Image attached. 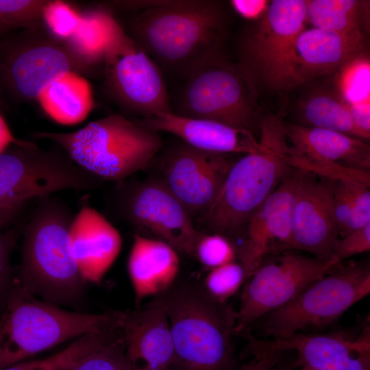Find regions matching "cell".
Instances as JSON below:
<instances>
[{
  "instance_id": "6da1fadb",
  "label": "cell",
  "mask_w": 370,
  "mask_h": 370,
  "mask_svg": "<svg viewBox=\"0 0 370 370\" xmlns=\"http://www.w3.org/2000/svg\"><path fill=\"white\" fill-rule=\"evenodd\" d=\"M119 7L134 11L125 32L160 69L185 77L223 51L229 15L219 1H120Z\"/></svg>"
},
{
  "instance_id": "7a4b0ae2",
  "label": "cell",
  "mask_w": 370,
  "mask_h": 370,
  "mask_svg": "<svg viewBox=\"0 0 370 370\" xmlns=\"http://www.w3.org/2000/svg\"><path fill=\"white\" fill-rule=\"evenodd\" d=\"M260 147L234 162L215 200L204 214L216 234L236 236L255 211L293 169L287 162L289 144L282 119L261 117Z\"/></svg>"
},
{
  "instance_id": "3957f363",
  "label": "cell",
  "mask_w": 370,
  "mask_h": 370,
  "mask_svg": "<svg viewBox=\"0 0 370 370\" xmlns=\"http://www.w3.org/2000/svg\"><path fill=\"white\" fill-rule=\"evenodd\" d=\"M39 199L23 231L16 279L47 303H73L79 299L86 283L71 245L69 230L73 217L62 201L50 196Z\"/></svg>"
},
{
  "instance_id": "277c9868",
  "label": "cell",
  "mask_w": 370,
  "mask_h": 370,
  "mask_svg": "<svg viewBox=\"0 0 370 370\" xmlns=\"http://www.w3.org/2000/svg\"><path fill=\"white\" fill-rule=\"evenodd\" d=\"M121 315L63 310L38 299L15 278L0 317V370L71 338L120 327Z\"/></svg>"
},
{
  "instance_id": "5b68a950",
  "label": "cell",
  "mask_w": 370,
  "mask_h": 370,
  "mask_svg": "<svg viewBox=\"0 0 370 370\" xmlns=\"http://www.w3.org/2000/svg\"><path fill=\"white\" fill-rule=\"evenodd\" d=\"M78 166L103 181L121 182L152 162L163 145L158 132L123 114L91 121L72 132L42 131Z\"/></svg>"
},
{
  "instance_id": "8992f818",
  "label": "cell",
  "mask_w": 370,
  "mask_h": 370,
  "mask_svg": "<svg viewBox=\"0 0 370 370\" xmlns=\"http://www.w3.org/2000/svg\"><path fill=\"white\" fill-rule=\"evenodd\" d=\"M176 370H227L236 312L204 289L184 284L166 292Z\"/></svg>"
},
{
  "instance_id": "52a82bcc",
  "label": "cell",
  "mask_w": 370,
  "mask_h": 370,
  "mask_svg": "<svg viewBox=\"0 0 370 370\" xmlns=\"http://www.w3.org/2000/svg\"><path fill=\"white\" fill-rule=\"evenodd\" d=\"M184 78L175 113L214 121L253 134L260 129L258 92L223 51L204 60Z\"/></svg>"
},
{
  "instance_id": "ba28073f",
  "label": "cell",
  "mask_w": 370,
  "mask_h": 370,
  "mask_svg": "<svg viewBox=\"0 0 370 370\" xmlns=\"http://www.w3.org/2000/svg\"><path fill=\"white\" fill-rule=\"evenodd\" d=\"M369 293V264L338 265L308 284L288 303L263 316L262 334L280 339L329 325Z\"/></svg>"
},
{
  "instance_id": "9c48e42d",
  "label": "cell",
  "mask_w": 370,
  "mask_h": 370,
  "mask_svg": "<svg viewBox=\"0 0 370 370\" xmlns=\"http://www.w3.org/2000/svg\"><path fill=\"white\" fill-rule=\"evenodd\" d=\"M306 0H273L244 32L236 62L257 91L288 89L287 66L294 41L305 29Z\"/></svg>"
},
{
  "instance_id": "30bf717a",
  "label": "cell",
  "mask_w": 370,
  "mask_h": 370,
  "mask_svg": "<svg viewBox=\"0 0 370 370\" xmlns=\"http://www.w3.org/2000/svg\"><path fill=\"white\" fill-rule=\"evenodd\" d=\"M102 181L60 148L44 150L23 140L0 153V204H25L60 190H90Z\"/></svg>"
},
{
  "instance_id": "8fae6325",
  "label": "cell",
  "mask_w": 370,
  "mask_h": 370,
  "mask_svg": "<svg viewBox=\"0 0 370 370\" xmlns=\"http://www.w3.org/2000/svg\"><path fill=\"white\" fill-rule=\"evenodd\" d=\"M102 71L109 97L124 113L143 119L173 112L161 69L118 21Z\"/></svg>"
},
{
  "instance_id": "7c38bea8",
  "label": "cell",
  "mask_w": 370,
  "mask_h": 370,
  "mask_svg": "<svg viewBox=\"0 0 370 370\" xmlns=\"http://www.w3.org/2000/svg\"><path fill=\"white\" fill-rule=\"evenodd\" d=\"M74 71L63 44L45 29L22 30L0 44V85L18 101L31 102Z\"/></svg>"
},
{
  "instance_id": "4fadbf2b",
  "label": "cell",
  "mask_w": 370,
  "mask_h": 370,
  "mask_svg": "<svg viewBox=\"0 0 370 370\" xmlns=\"http://www.w3.org/2000/svg\"><path fill=\"white\" fill-rule=\"evenodd\" d=\"M277 254L276 258L263 262L245 282L234 334L286 304L311 282L339 265L305 256L293 249Z\"/></svg>"
},
{
  "instance_id": "5bb4252c",
  "label": "cell",
  "mask_w": 370,
  "mask_h": 370,
  "mask_svg": "<svg viewBox=\"0 0 370 370\" xmlns=\"http://www.w3.org/2000/svg\"><path fill=\"white\" fill-rule=\"evenodd\" d=\"M120 207L134 225L152 233L177 251L194 256L201 233L161 180L144 182L122 192Z\"/></svg>"
},
{
  "instance_id": "9a60e30c",
  "label": "cell",
  "mask_w": 370,
  "mask_h": 370,
  "mask_svg": "<svg viewBox=\"0 0 370 370\" xmlns=\"http://www.w3.org/2000/svg\"><path fill=\"white\" fill-rule=\"evenodd\" d=\"M233 163L228 154L204 151L182 141L164 153L161 180L190 215L204 214Z\"/></svg>"
},
{
  "instance_id": "2e32d148",
  "label": "cell",
  "mask_w": 370,
  "mask_h": 370,
  "mask_svg": "<svg viewBox=\"0 0 370 370\" xmlns=\"http://www.w3.org/2000/svg\"><path fill=\"white\" fill-rule=\"evenodd\" d=\"M300 173V169L293 168L247 221L238 250L246 280L269 254L290 249L295 193Z\"/></svg>"
},
{
  "instance_id": "e0dca14e",
  "label": "cell",
  "mask_w": 370,
  "mask_h": 370,
  "mask_svg": "<svg viewBox=\"0 0 370 370\" xmlns=\"http://www.w3.org/2000/svg\"><path fill=\"white\" fill-rule=\"evenodd\" d=\"M338 237L332 180L301 170L295 193L290 249L303 250L328 262Z\"/></svg>"
},
{
  "instance_id": "ac0fdd59",
  "label": "cell",
  "mask_w": 370,
  "mask_h": 370,
  "mask_svg": "<svg viewBox=\"0 0 370 370\" xmlns=\"http://www.w3.org/2000/svg\"><path fill=\"white\" fill-rule=\"evenodd\" d=\"M281 352H297V365L312 370H370V328L366 323L356 333L301 332L280 339L263 340Z\"/></svg>"
},
{
  "instance_id": "d6986e66",
  "label": "cell",
  "mask_w": 370,
  "mask_h": 370,
  "mask_svg": "<svg viewBox=\"0 0 370 370\" xmlns=\"http://www.w3.org/2000/svg\"><path fill=\"white\" fill-rule=\"evenodd\" d=\"M127 356L136 370L169 369L175 360L166 292L136 310L122 312Z\"/></svg>"
},
{
  "instance_id": "ffe728a7",
  "label": "cell",
  "mask_w": 370,
  "mask_h": 370,
  "mask_svg": "<svg viewBox=\"0 0 370 370\" xmlns=\"http://www.w3.org/2000/svg\"><path fill=\"white\" fill-rule=\"evenodd\" d=\"M365 41L329 30L304 29L296 37L287 66L288 89L335 74L365 52Z\"/></svg>"
},
{
  "instance_id": "44dd1931",
  "label": "cell",
  "mask_w": 370,
  "mask_h": 370,
  "mask_svg": "<svg viewBox=\"0 0 370 370\" xmlns=\"http://www.w3.org/2000/svg\"><path fill=\"white\" fill-rule=\"evenodd\" d=\"M71 249L86 282L99 284L118 257L119 232L100 212L83 201L70 225Z\"/></svg>"
},
{
  "instance_id": "7402d4cb",
  "label": "cell",
  "mask_w": 370,
  "mask_h": 370,
  "mask_svg": "<svg viewBox=\"0 0 370 370\" xmlns=\"http://www.w3.org/2000/svg\"><path fill=\"white\" fill-rule=\"evenodd\" d=\"M133 119L145 127L172 134L187 145L207 152L246 154L260 147L251 132L214 121L183 116L175 112Z\"/></svg>"
},
{
  "instance_id": "603a6c76",
  "label": "cell",
  "mask_w": 370,
  "mask_h": 370,
  "mask_svg": "<svg viewBox=\"0 0 370 370\" xmlns=\"http://www.w3.org/2000/svg\"><path fill=\"white\" fill-rule=\"evenodd\" d=\"M179 269L177 251L172 246L160 239L134 234L127 271L137 304L168 291Z\"/></svg>"
},
{
  "instance_id": "cb8c5ba5",
  "label": "cell",
  "mask_w": 370,
  "mask_h": 370,
  "mask_svg": "<svg viewBox=\"0 0 370 370\" xmlns=\"http://www.w3.org/2000/svg\"><path fill=\"white\" fill-rule=\"evenodd\" d=\"M291 151L308 158L369 171L370 147L359 138L336 131L284 123Z\"/></svg>"
},
{
  "instance_id": "d4e9b609",
  "label": "cell",
  "mask_w": 370,
  "mask_h": 370,
  "mask_svg": "<svg viewBox=\"0 0 370 370\" xmlns=\"http://www.w3.org/2000/svg\"><path fill=\"white\" fill-rule=\"evenodd\" d=\"M80 14L77 28L61 42L70 56L74 71L84 76L103 67L118 20L112 10L101 3Z\"/></svg>"
},
{
  "instance_id": "484cf974",
  "label": "cell",
  "mask_w": 370,
  "mask_h": 370,
  "mask_svg": "<svg viewBox=\"0 0 370 370\" xmlns=\"http://www.w3.org/2000/svg\"><path fill=\"white\" fill-rule=\"evenodd\" d=\"M36 101L48 116L64 125L82 122L93 107L90 83L73 71L51 83Z\"/></svg>"
},
{
  "instance_id": "4316f807",
  "label": "cell",
  "mask_w": 370,
  "mask_h": 370,
  "mask_svg": "<svg viewBox=\"0 0 370 370\" xmlns=\"http://www.w3.org/2000/svg\"><path fill=\"white\" fill-rule=\"evenodd\" d=\"M306 22L314 28L365 41L369 31V1L307 0Z\"/></svg>"
},
{
  "instance_id": "83f0119b",
  "label": "cell",
  "mask_w": 370,
  "mask_h": 370,
  "mask_svg": "<svg viewBox=\"0 0 370 370\" xmlns=\"http://www.w3.org/2000/svg\"><path fill=\"white\" fill-rule=\"evenodd\" d=\"M297 112L299 125L330 130L358 138L347 103L325 88H312L299 100Z\"/></svg>"
},
{
  "instance_id": "f1b7e54d",
  "label": "cell",
  "mask_w": 370,
  "mask_h": 370,
  "mask_svg": "<svg viewBox=\"0 0 370 370\" xmlns=\"http://www.w3.org/2000/svg\"><path fill=\"white\" fill-rule=\"evenodd\" d=\"M332 208L338 237L370 223L369 186L332 181Z\"/></svg>"
},
{
  "instance_id": "f546056e",
  "label": "cell",
  "mask_w": 370,
  "mask_h": 370,
  "mask_svg": "<svg viewBox=\"0 0 370 370\" xmlns=\"http://www.w3.org/2000/svg\"><path fill=\"white\" fill-rule=\"evenodd\" d=\"M369 58L364 52L343 65L336 74L337 93L348 104L370 102Z\"/></svg>"
},
{
  "instance_id": "4dcf8cb0",
  "label": "cell",
  "mask_w": 370,
  "mask_h": 370,
  "mask_svg": "<svg viewBox=\"0 0 370 370\" xmlns=\"http://www.w3.org/2000/svg\"><path fill=\"white\" fill-rule=\"evenodd\" d=\"M48 0H0V26L7 32L45 29L43 9Z\"/></svg>"
},
{
  "instance_id": "1f68e13d",
  "label": "cell",
  "mask_w": 370,
  "mask_h": 370,
  "mask_svg": "<svg viewBox=\"0 0 370 370\" xmlns=\"http://www.w3.org/2000/svg\"><path fill=\"white\" fill-rule=\"evenodd\" d=\"M64 370H136L130 362L122 333Z\"/></svg>"
},
{
  "instance_id": "d6a6232c",
  "label": "cell",
  "mask_w": 370,
  "mask_h": 370,
  "mask_svg": "<svg viewBox=\"0 0 370 370\" xmlns=\"http://www.w3.org/2000/svg\"><path fill=\"white\" fill-rule=\"evenodd\" d=\"M287 162L292 167L312 173L332 181H345L369 186V171L349 168L338 164L308 158L291 150Z\"/></svg>"
},
{
  "instance_id": "836d02e7",
  "label": "cell",
  "mask_w": 370,
  "mask_h": 370,
  "mask_svg": "<svg viewBox=\"0 0 370 370\" xmlns=\"http://www.w3.org/2000/svg\"><path fill=\"white\" fill-rule=\"evenodd\" d=\"M245 281L243 266L234 260L210 269L204 280L203 289L214 300L226 303Z\"/></svg>"
},
{
  "instance_id": "e575fe53",
  "label": "cell",
  "mask_w": 370,
  "mask_h": 370,
  "mask_svg": "<svg viewBox=\"0 0 370 370\" xmlns=\"http://www.w3.org/2000/svg\"><path fill=\"white\" fill-rule=\"evenodd\" d=\"M80 19V11L64 1L48 0L43 9L45 30L60 42L74 33Z\"/></svg>"
},
{
  "instance_id": "d590c367",
  "label": "cell",
  "mask_w": 370,
  "mask_h": 370,
  "mask_svg": "<svg viewBox=\"0 0 370 370\" xmlns=\"http://www.w3.org/2000/svg\"><path fill=\"white\" fill-rule=\"evenodd\" d=\"M91 351L88 340L80 338L69 347L41 360L23 361L3 370H64Z\"/></svg>"
},
{
  "instance_id": "8d00e7d4",
  "label": "cell",
  "mask_w": 370,
  "mask_h": 370,
  "mask_svg": "<svg viewBox=\"0 0 370 370\" xmlns=\"http://www.w3.org/2000/svg\"><path fill=\"white\" fill-rule=\"evenodd\" d=\"M236 250L233 243L225 236L201 234L199 238L195 254L199 262L212 269L234 260Z\"/></svg>"
},
{
  "instance_id": "74e56055",
  "label": "cell",
  "mask_w": 370,
  "mask_h": 370,
  "mask_svg": "<svg viewBox=\"0 0 370 370\" xmlns=\"http://www.w3.org/2000/svg\"><path fill=\"white\" fill-rule=\"evenodd\" d=\"M370 250V223L334 241L330 259L334 265L353 256Z\"/></svg>"
},
{
  "instance_id": "f35d334b",
  "label": "cell",
  "mask_w": 370,
  "mask_h": 370,
  "mask_svg": "<svg viewBox=\"0 0 370 370\" xmlns=\"http://www.w3.org/2000/svg\"><path fill=\"white\" fill-rule=\"evenodd\" d=\"M16 239L13 231L0 233V312H3L5 306L13 281L10 258Z\"/></svg>"
},
{
  "instance_id": "ab89813d",
  "label": "cell",
  "mask_w": 370,
  "mask_h": 370,
  "mask_svg": "<svg viewBox=\"0 0 370 370\" xmlns=\"http://www.w3.org/2000/svg\"><path fill=\"white\" fill-rule=\"evenodd\" d=\"M249 349L252 358L240 370H272L279 362L282 352L269 347L262 340L249 336Z\"/></svg>"
},
{
  "instance_id": "60d3db41",
  "label": "cell",
  "mask_w": 370,
  "mask_h": 370,
  "mask_svg": "<svg viewBox=\"0 0 370 370\" xmlns=\"http://www.w3.org/2000/svg\"><path fill=\"white\" fill-rule=\"evenodd\" d=\"M353 125L360 140L370 137V102L348 104Z\"/></svg>"
},
{
  "instance_id": "b9f144b4",
  "label": "cell",
  "mask_w": 370,
  "mask_h": 370,
  "mask_svg": "<svg viewBox=\"0 0 370 370\" xmlns=\"http://www.w3.org/2000/svg\"><path fill=\"white\" fill-rule=\"evenodd\" d=\"M269 2L265 0H232L230 4L243 18L257 21L265 12Z\"/></svg>"
},
{
  "instance_id": "7bdbcfd3",
  "label": "cell",
  "mask_w": 370,
  "mask_h": 370,
  "mask_svg": "<svg viewBox=\"0 0 370 370\" xmlns=\"http://www.w3.org/2000/svg\"><path fill=\"white\" fill-rule=\"evenodd\" d=\"M23 140L16 138L12 134L3 118L0 115V153L12 145L20 144Z\"/></svg>"
},
{
  "instance_id": "ee69618b",
  "label": "cell",
  "mask_w": 370,
  "mask_h": 370,
  "mask_svg": "<svg viewBox=\"0 0 370 370\" xmlns=\"http://www.w3.org/2000/svg\"><path fill=\"white\" fill-rule=\"evenodd\" d=\"M24 204H0V227L6 225Z\"/></svg>"
},
{
  "instance_id": "f6af8a7d",
  "label": "cell",
  "mask_w": 370,
  "mask_h": 370,
  "mask_svg": "<svg viewBox=\"0 0 370 370\" xmlns=\"http://www.w3.org/2000/svg\"><path fill=\"white\" fill-rule=\"evenodd\" d=\"M6 32L7 31L0 26V44L3 40V36L5 35Z\"/></svg>"
},
{
  "instance_id": "bcb514c9",
  "label": "cell",
  "mask_w": 370,
  "mask_h": 370,
  "mask_svg": "<svg viewBox=\"0 0 370 370\" xmlns=\"http://www.w3.org/2000/svg\"><path fill=\"white\" fill-rule=\"evenodd\" d=\"M143 370H169V369H143Z\"/></svg>"
},
{
  "instance_id": "7dc6e473",
  "label": "cell",
  "mask_w": 370,
  "mask_h": 370,
  "mask_svg": "<svg viewBox=\"0 0 370 370\" xmlns=\"http://www.w3.org/2000/svg\"><path fill=\"white\" fill-rule=\"evenodd\" d=\"M301 370H312L309 368H307V367H301Z\"/></svg>"
}]
</instances>
